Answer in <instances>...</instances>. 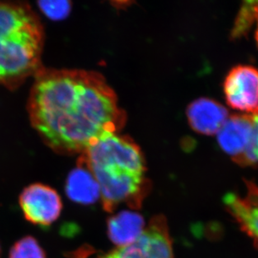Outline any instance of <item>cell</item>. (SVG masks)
Segmentation results:
<instances>
[{
	"mask_svg": "<svg viewBox=\"0 0 258 258\" xmlns=\"http://www.w3.org/2000/svg\"><path fill=\"white\" fill-rule=\"evenodd\" d=\"M224 92L231 108L253 112L258 108V70L248 66L231 69L225 80Z\"/></svg>",
	"mask_w": 258,
	"mask_h": 258,
	"instance_id": "7",
	"label": "cell"
},
{
	"mask_svg": "<svg viewBox=\"0 0 258 258\" xmlns=\"http://www.w3.org/2000/svg\"><path fill=\"white\" fill-rule=\"evenodd\" d=\"M1 253H2V251H1V246H0V257H1Z\"/></svg>",
	"mask_w": 258,
	"mask_h": 258,
	"instance_id": "17",
	"label": "cell"
},
{
	"mask_svg": "<svg viewBox=\"0 0 258 258\" xmlns=\"http://www.w3.org/2000/svg\"><path fill=\"white\" fill-rule=\"evenodd\" d=\"M221 148L241 166L258 162L255 154V132L251 115H234L227 118L217 133Z\"/></svg>",
	"mask_w": 258,
	"mask_h": 258,
	"instance_id": "5",
	"label": "cell"
},
{
	"mask_svg": "<svg viewBox=\"0 0 258 258\" xmlns=\"http://www.w3.org/2000/svg\"><path fill=\"white\" fill-rule=\"evenodd\" d=\"M43 25L25 3L0 2V85L17 88L41 67Z\"/></svg>",
	"mask_w": 258,
	"mask_h": 258,
	"instance_id": "3",
	"label": "cell"
},
{
	"mask_svg": "<svg viewBox=\"0 0 258 258\" xmlns=\"http://www.w3.org/2000/svg\"><path fill=\"white\" fill-rule=\"evenodd\" d=\"M244 196L227 194L224 198L227 212L258 247V185L246 181Z\"/></svg>",
	"mask_w": 258,
	"mask_h": 258,
	"instance_id": "8",
	"label": "cell"
},
{
	"mask_svg": "<svg viewBox=\"0 0 258 258\" xmlns=\"http://www.w3.org/2000/svg\"><path fill=\"white\" fill-rule=\"evenodd\" d=\"M9 258H47V256L36 239L28 236L15 242L10 249Z\"/></svg>",
	"mask_w": 258,
	"mask_h": 258,
	"instance_id": "12",
	"label": "cell"
},
{
	"mask_svg": "<svg viewBox=\"0 0 258 258\" xmlns=\"http://www.w3.org/2000/svg\"><path fill=\"white\" fill-rule=\"evenodd\" d=\"M186 115L191 128L203 135L218 133L229 117L228 111L223 105L207 98L193 101L188 106Z\"/></svg>",
	"mask_w": 258,
	"mask_h": 258,
	"instance_id": "9",
	"label": "cell"
},
{
	"mask_svg": "<svg viewBox=\"0 0 258 258\" xmlns=\"http://www.w3.org/2000/svg\"><path fill=\"white\" fill-rule=\"evenodd\" d=\"M20 205L25 219L40 227H50L56 222L63 208L56 190L41 183L25 188L20 196Z\"/></svg>",
	"mask_w": 258,
	"mask_h": 258,
	"instance_id": "6",
	"label": "cell"
},
{
	"mask_svg": "<svg viewBox=\"0 0 258 258\" xmlns=\"http://www.w3.org/2000/svg\"><path fill=\"white\" fill-rule=\"evenodd\" d=\"M79 162L97 181L105 211L112 212L123 203L132 209L142 207L150 182L143 154L131 138L118 134L101 137L81 154Z\"/></svg>",
	"mask_w": 258,
	"mask_h": 258,
	"instance_id": "2",
	"label": "cell"
},
{
	"mask_svg": "<svg viewBox=\"0 0 258 258\" xmlns=\"http://www.w3.org/2000/svg\"><path fill=\"white\" fill-rule=\"evenodd\" d=\"M39 9L52 20H62L71 13L72 4L70 1H40Z\"/></svg>",
	"mask_w": 258,
	"mask_h": 258,
	"instance_id": "14",
	"label": "cell"
},
{
	"mask_svg": "<svg viewBox=\"0 0 258 258\" xmlns=\"http://www.w3.org/2000/svg\"><path fill=\"white\" fill-rule=\"evenodd\" d=\"M28 111L44 143L66 155L83 154L125 124V113L105 78L83 70L42 68L34 76Z\"/></svg>",
	"mask_w": 258,
	"mask_h": 258,
	"instance_id": "1",
	"label": "cell"
},
{
	"mask_svg": "<svg viewBox=\"0 0 258 258\" xmlns=\"http://www.w3.org/2000/svg\"><path fill=\"white\" fill-rule=\"evenodd\" d=\"M66 194L73 202L82 205L94 204L100 198L97 181L84 164L70 173L66 184Z\"/></svg>",
	"mask_w": 258,
	"mask_h": 258,
	"instance_id": "10",
	"label": "cell"
},
{
	"mask_svg": "<svg viewBox=\"0 0 258 258\" xmlns=\"http://www.w3.org/2000/svg\"><path fill=\"white\" fill-rule=\"evenodd\" d=\"M146 228L143 217L138 213L122 211L108 219L107 234L118 246L136 241Z\"/></svg>",
	"mask_w": 258,
	"mask_h": 258,
	"instance_id": "11",
	"label": "cell"
},
{
	"mask_svg": "<svg viewBox=\"0 0 258 258\" xmlns=\"http://www.w3.org/2000/svg\"><path fill=\"white\" fill-rule=\"evenodd\" d=\"M96 258H175L166 217H154L136 241Z\"/></svg>",
	"mask_w": 258,
	"mask_h": 258,
	"instance_id": "4",
	"label": "cell"
},
{
	"mask_svg": "<svg viewBox=\"0 0 258 258\" xmlns=\"http://www.w3.org/2000/svg\"><path fill=\"white\" fill-rule=\"evenodd\" d=\"M258 1L246 2L241 7L233 29V35L239 36L244 34L251 26L254 20H257Z\"/></svg>",
	"mask_w": 258,
	"mask_h": 258,
	"instance_id": "13",
	"label": "cell"
},
{
	"mask_svg": "<svg viewBox=\"0 0 258 258\" xmlns=\"http://www.w3.org/2000/svg\"><path fill=\"white\" fill-rule=\"evenodd\" d=\"M257 22H258V16H257ZM256 42H257V44H258V25H257V29H256Z\"/></svg>",
	"mask_w": 258,
	"mask_h": 258,
	"instance_id": "16",
	"label": "cell"
},
{
	"mask_svg": "<svg viewBox=\"0 0 258 258\" xmlns=\"http://www.w3.org/2000/svg\"><path fill=\"white\" fill-rule=\"evenodd\" d=\"M253 119L254 132H255V154L258 161V108L251 114Z\"/></svg>",
	"mask_w": 258,
	"mask_h": 258,
	"instance_id": "15",
	"label": "cell"
}]
</instances>
